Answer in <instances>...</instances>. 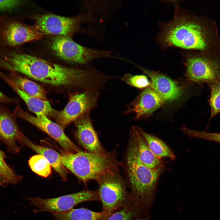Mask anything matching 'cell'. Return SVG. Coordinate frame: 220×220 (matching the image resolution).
<instances>
[{
  "label": "cell",
  "mask_w": 220,
  "mask_h": 220,
  "mask_svg": "<svg viewBox=\"0 0 220 220\" xmlns=\"http://www.w3.org/2000/svg\"><path fill=\"white\" fill-rule=\"evenodd\" d=\"M1 70L20 73L56 86L87 85L93 88L100 80L99 75L93 70L68 67L12 51H0Z\"/></svg>",
  "instance_id": "obj_1"
},
{
  "label": "cell",
  "mask_w": 220,
  "mask_h": 220,
  "mask_svg": "<svg viewBox=\"0 0 220 220\" xmlns=\"http://www.w3.org/2000/svg\"><path fill=\"white\" fill-rule=\"evenodd\" d=\"M130 137L125 159L128 184L134 204L147 216L164 167L152 170L143 164L139 157L135 134L132 128Z\"/></svg>",
  "instance_id": "obj_2"
},
{
  "label": "cell",
  "mask_w": 220,
  "mask_h": 220,
  "mask_svg": "<svg viewBox=\"0 0 220 220\" xmlns=\"http://www.w3.org/2000/svg\"><path fill=\"white\" fill-rule=\"evenodd\" d=\"M60 155L63 165L85 185L105 174L119 170L121 164L115 152L105 156L82 151L76 153L64 151Z\"/></svg>",
  "instance_id": "obj_3"
},
{
  "label": "cell",
  "mask_w": 220,
  "mask_h": 220,
  "mask_svg": "<svg viewBox=\"0 0 220 220\" xmlns=\"http://www.w3.org/2000/svg\"><path fill=\"white\" fill-rule=\"evenodd\" d=\"M162 39L167 45L185 49L204 50L208 46L202 26L186 16L178 17L169 24Z\"/></svg>",
  "instance_id": "obj_4"
},
{
  "label": "cell",
  "mask_w": 220,
  "mask_h": 220,
  "mask_svg": "<svg viewBox=\"0 0 220 220\" xmlns=\"http://www.w3.org/2000/svg\"><path fill=\"white\" fill-rule=\"evenodd\" d=\"M119 170L105 174L96 180L98 185L97 191L102 204V211L114 212L134 204L130 192L127 190V184Z\"/></svg>",
  "instance_id": "obj_5"
},
{
  "label": "cell",
  "mask_w": 220,
  "mask_h": 220,
  "mask_svg": "<svg viewBox=\"0 0 220 220\" xmlns=\"http://www.w3.org/2000/svg\"><path fill=\"white\" fill-rule=\"evenodd\" d=\"M52 49L57 56L72 63L86 64L99 58L110 56L111 52L80 45L68 36H59L54 40Z\"/></svg>",
  "instance_id": "obj_6"
},
{
  "label": "cell",
  "mask_w": 220,
  "mask_h": 220,
  "mask_svg": "<svg viewBox=\"0 0 220 220\" xmlns=\"http://www.w3.org/2000/svg\"><path fill=\"white\" fill-rule=\"evenodd\" d=\"M99 94L96 89L71 96L67 104L61 111H55L53 116L63 129L97 105Z\"/></svg>",
  "instance_id": "obj_7"
},
{
  "label": "cell",
  "mask_w": 220,
  "mask_h": 220,
  "mask_svg": "<svg viewBox=\"0 0 220 220\" xmlns=\"http://www.w3.org/2000/svg\"><path fill=\"white\" fill-rule=\"evenodd\" d=\"M28 199L38 208L36 211L49 212L52 214L68 211L82 202L100 200L97 191L86 189L76 193L56 198L43 199L37 196L28 197Z\"/></svg>",
  "instance_id": "obj_8"
},
{
  "label": "cell",
  "mask_w": 220,
  "mask_h": 220,
  "mask_svg": "<svg viewBox=\"0 0 220 220\" xmlns=\"http://www.w3.org/2000/svg\"><path fill=\"white\" fill-rule=\"evenodd\" d=\"M13 113L16 118L27 121L46 133L58 142L64 151L76 153L82 151L68 137L60 125L50 120L47 116H32L23 110L19 104L16 106Z\"/></svg>",
  "instance_id": "obj_9"
},
{
  "label": "cell",
  "mask_w": 220,
  "mask_h": 220,
  "mask_svg": "<svg viewBox=\"0 0 220 220\" xmlns=\"http://www.w3.org/2000/svg\"><path fill=\"white\" fill-rule=\"evenodd\" d=\"M42 33L35 26L15 20L3 21L0 24V46L13 47L41 39Z\"/></svg>",
  "instance_id": "obj_10"
},
{
  "label": "cell",
  "mask_w": 220,
  "mask_h": 220,
  "mask_svg": "<svg viewBox=\"0 0 220 220\" xmlns=\"http://www.w3.org/2000/svg\"><path fill=\"white\" fill-rule=\"evenodd\" d=\"M84 17H69L52 14L38 15L34 17L35 26L42 33L46 34L69 36L78 29L79 24Z\"/></svg>",
  "instance_id": "obj_11"
},
{
  "label": "cell",
  "mask_w": 220,
  "mask_h": 220,
  "mask_svg": "<svg viewBox=\"0 0 220 220\" xmlns=\"http://www.w3.org/2000/svg\"><path fill=\"white\" fill-rule=\"evenodd\" d=\"M186 78L189 82L201 83L215 82L220 77V67L212 60L191 56L186 61Z\"/></svg>",
  "instance_id": "obj_12"
},
{
  "label": "cell",
  "mask_w": 220,
  "mask_h": 220,
  "mask_svg": "<svg viewBox=\"0 0 220 220\" xmlns=\"http://www.w3.org/2000/svg\"><path fill=\"white\" fill-rule=\"evenodd\" d=\"M89 112L83 114L74 122L77 129V139L80 144L88 152L107 155L110 152H107L101 143Z\"/></svg>",
  "instance_id": "obj_13"
},
{
  "label": "cell",
  "mask_w": 220,
  "mask_h": 220,
  "mask_svg": "<svg viewBox=\"0 0 220 220\" xmlns=\"http://www.w3.org/2000/svg\"><path fill=\"white\" fill-rule=\"evenodd\" d=\"M16 117L6 105H0V141L12 154H16L20 148L16 144L22 133L17 124Z\"/></svg>",
  "instance_id": "obj_14"
},
{
  "label": "cell",
  "mask_w": 220,
  "mask_h": 220,
  "mask_svg": "<svg viewBox=\"0 0 220 220\" xmlns=\"http://www.w3.org/2000/svg\"><path fill=\"white\" fill-rule=\"evenodd\" d=\"M165 102L157 93L148 87L144 89L132 101L124 113H134L137 119L147 117L162 106Z\"/></svg>",
  "instance_id": "obj_15"
},
{
  "label": "cell",
  "mask_w": 220,
  "mask_h": 220,
  "mask_svg": "<svg viewBox=\"0 0 220 220\" xmlns=\"http://www.w3.org/2000/svg\"><path fill=\"white\" fill-rule=\"evenodd\" d=\"M150 79V87L165 101L178 99L183 93L182 87L176 82L159 72L140 67Z\"/></svg>",
  "instance_id": "obj_16"
},
{
  "label": "cell",
  "mask_w": 220,
  "mask_h": 220,
  "mask_svg": "<svg viewBox=\"0 0 220 220\" xmlns=\"http://www.w3.org/2000/svg\"><path fill=\"white\" fill-rule=\"evenodd\" d=\"M0 78L7 83L23 100L29 109L36 116L53 115L55 110L49 102L31 96L24 91L1 70Z\"/></svg>",
  "instance_id": "obj_17"
},
{
  "label": "cell",
  "mask_w": 220,
  "mask_h": 220,
  "mask_svg": "<svg viewBox=\"0 0 220 220\" xmlns=\"http://www.w3.org/2000/svg\"><path fill=\"white\" fill-rule=\"evenodd\" d=\"M18 142L21 145L26 146L33 150L38 154L45 157L52 167L59 174L63 181L67 179L68 169L62 164L61 155L53 149L37 145L27 138L22 133Z\"/></svg>",
  "instance_id": "obj_18"
},
{
  "label": "cell",
  "mask_w": 220,
  "mask_h": 220,
  "mask_svg": "<svg viewBox=\"0 0 220 220\" xmlns=\"http://www.w3.org/2000/svg\"><path fill=\"white\" fill-rule=\"evenodd\" d=\"M133 128L136 137L140 159L145 166L152 170H156L164 167L163 163L161 159L158 158L152 152L138 127Z\"/></svg>",
  "instance_id": "obj_19"
},
{
  "label": "cell",
  "mask_w": 220,
  "mask_h": 220,
  "mask_svg": "<svg viewBox=\"0 0 220 220\" xmlns=\"http://www.w3.org/2000/svg\"><path fill=\"white\" fill-rule=\"evenodd\" d=\"M113 213L95 212L80 208L53 215L57 220H106Z\"/></svg>",
  "instance_id": "obj_20"
},
{
  "label": "cell",
  "mask_w": 220,
  "mask_h": 220,
  "mask_svg": "<svg viewBox=\"0 0 220 220\" xmlns=\"http://www.w3.org/2000/svg\"><path fill=\"white\" fill-rule=\"evenodd\" d=\"M138 128L150 149L156 156L161 159L166 157L174 160L176 158L173 152L162 140L145 132L141 127H138Z\"/></svg>",
  "instance_id": "obj_21"
},
{
  "label": "cell",
  "mask_w": 220,
  "mask_h": 220,
  "mask_svg": "<svg viewBox=\"0 0 220 220\" xmlns=\"http://www.w3.org/2000/svg\"><path fill=\"white\" fill-rule=\"evenodd\" d=\"M6 75L29 95L44 101H47L46 92L40 85L20 75L17 73L9 72Z\"/></svg>",
  "instance_id": "obj_22"
},
{
  "label": "cell",
  "mask_w": 220,
  "mask_h": 220,
  "mask_svg": "<svg viewBox=\"0 0 220 220\" xmlns=\"http://www.w3.org/2000/svg\"><path fill=\"white\" fill-rule=\"evenodd\" d=\"M28 164L32 171L40 176L47 178L51 174L52 166L47 159L41 155L31 156L28 160Z\"/></svg>",
  "instance_id": "obj_23"
},
{
  "label": "cell",
  "mask_w": 220,
  "mask_h": 220,
  "mask_svg": "<svg viewBox=\"0 0 220 220\" xmlns=\"http://www.w3.org/2000/svg\"><path fill=\"white\" fill-rule=\"evenodd\" d=\"M143 214L140 209L133 204L114 212L106 220H132Z\"/></svg>",
  "instance_id": "obj_24"
},
{
  "label": "cell",
  "mask_w": 220,
  "mask_h": 220,
  "mask_svg": "<svg viewBox=\"0 0 220 220\" xmlns=\"http://www.w3.org/2000/svg\"><path fill=\"white\" fill-rule=\"evenodd\" d=\"M5 152L0 149V175L9 183L16 184L21 181L22 176L16 174L6 162Z\"/></svg>",
  "instance_id": "obj_25"
},
{
  "label": "cell",
  "mask_w": 220,
  "mask_h": 220,
  "mask_svg": "<svg viewBox=\"0 0 220 220\" xmlns=\"http://www.w3.org/2000/svg\"><path fill=\"white\" fill-rule=\"evenodd\" d=\"M122 81L136 88L145 89L149 87L150 82L146 75H133L130 73L125 74L121 78Z\"/></svg>",
  "instance_id": "obj_26"
},
{
  "label": "cell",
  "mask_w": 220,
  "mask_h": 220,
  "mask_svg": "<svg viewBox=\"0 0 220 220\" xmlns=\"http://www.w3.org/2000/svg\"><path fill=\"white\" fill-rule=\"evenodd\" d=\"M209 103L211 118L220 112V83H215L211 86Z\"/></svg>",
  "instance_id": "obj_27"
},
{
  "label": "cell",
  "mask_w": 220,
  "mask_h": 220,
  "mask_svg": "<svg viewBox=\"0 0 220 220\" xmlns=\"http://www.w3.org/2000/svg\"><path fill=\"white\" fill-rule=\"evenodd\" d=\"M182 130L186 134L192 137L202 138L220 143V133H210L189 129L183 127Z\"/></svg>",
  "instance_id": "obj_28"
},
{
  "label": "cell",
  "mask_w": 220,
  "mask_h": 220,
  "mask_svg": "<svg viewBox=\"0 0 220 220\" xmlns=\"http://www.w3.org/2000/svg\"><path fill=\"white\" fill-rule=\"evenodd\" d=\"M20 3V1L19 0H0V12L12 10L19 6Z\"/></svg>",
  "instance_id": "obj_29"
},
{
  "label": "cell",
  "mask_w": 220,
  "mask_h": 220,
  "mask_svg": "<svg viewBox=\"0 0 220 220\" xmlns=\"http://www.w3.org/2000/svg\"><path fill=\"white\" fill-rule=\"evenodd\" d=\"M19 102V100L17 98L9 97L0 91V105H17L18 104Z\"/></svg>",
  "instance_id": "obj_30"
},
{
  "label": "cell",
  "mask_w": 220,
  "mask_h": 220,
  "mask_svg": "<svg viewBox=\"0 0 220 220\" xmlns=\"http://www.w3.org/2000/svg\"><path fill=\"white\" fill-rule=\"evenodd\" d=\"M8 183V182L0 175V187L5 186Z\"/></svg>",
  "instance_id": "obj_31"
},
{
  "label": "cell",
  "mask_w": 220,
  "mask_h": 220,
  "mask_svg": "<svg viewBox=\"0 0 220 220\" xmlns=\"http://www.w3.org/2000/svg\"><path fill=\"white\" fill-rule=\"evenodd\" d=\"M132 220H150V219L148 216H146L145 218H142L141 217H138L135 218Z\"/></svg>",
  "instance_id": "obj_32"
}]
</instances>
